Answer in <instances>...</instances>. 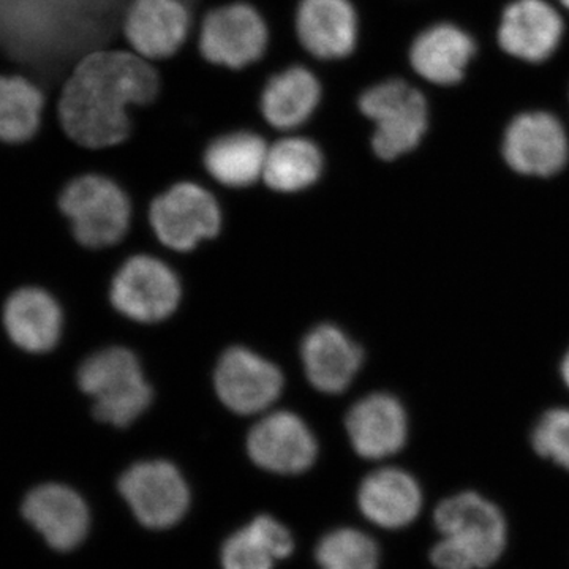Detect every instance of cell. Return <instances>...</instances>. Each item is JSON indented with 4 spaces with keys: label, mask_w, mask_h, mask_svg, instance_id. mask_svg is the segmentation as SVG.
<instances>
[{
    "label": "cell",
    "mask_w": 569,
    "mask_h": 569,
    "mask_svg": "<svg viewBox=\"0 0 569 569\" xmlns=\"http://www.w3.org/2000/svg\"><path fill=\"white\" fill-rule=\"evenodd\" d=\"M56 203L77 241L91 249L118 244L132 220L129 194L114 178L100 171L73 176L59 190Z\"/></svg>",
    "instance_id": "cell-4"
},
{
    "label": "cell",
    "mask_w": 569,
    "mask_h": 569,
    "mask_svg": "<svg viewBox=\"0 0 569 569\" xmlns=\"http://www.w3.org/2000/svg\"><path fill=\"white\" fill-rule=\"evenodd\" d=\"M48 96L28 74L0 73V142H31L43 126Z\"/></svg>",
    "instance_id": "cell-26"
},
{
    "label": "cell",
    "mask_w": 569,
    "mask_h": 569,
    "mask_svg": "<svg viewBox=\"0 0 569 569\" xmlns=\"http://www.w3.org/2000/svg\"><path fill=\"white\" fill-rule=\"evenodd\" d=\"M317 563L321 569H378L380 550L361 530L339 529L318 542Z\"/></svg>",
    "instance_id": "cell-27"
},
{
    "label": "cell",
    "mask_w": 569,
    "mask_h": 569,
    "mask_svg": "<svg viewBox=\"0 0 569 569\" xmlns=\"http://www.w3.org/2000/svg\"><path fill=\"white\" fill-rule=\"evenodd\" d=\"M346 426L351 447L365 459H387L407 443L406 408L387 392H376L358 400L348 411Z\"/></svg>",
    "instance_id": "cell-18"
},
{
    "label": "cell",
    "mask_w": 569,
    "mask_h": 569,
    "mask_svg": "<svg viewBox=\"0 0 569 569\" xmlns=\"http://www.w3.org/2000/svg\"><path fill=\"white\" fill-rule=\"evenodd\" d=\"M130 0H0V73L28 74L56 104L82 56L123 44Z\"/></svg>",
    "instance_id": "cell-1"
},
{
    "label": "cell",
    "mask_w": 569,
    "mask_h": 569,
    "mask_svg": "<svg viewBox=\"0 0 569 569\" xmlns=\"http://www.w3.org/2000/svg\"><path fill=\"white\" fill-rule=\"evenodd\" d=\"M358 111L372 122L370 148L383 162L413 151L429 127L426 97L402 78L369 86L358 97Z\"/></svg>",
    "instance_id": "cell-5"
},
{
    "label": "cell",
    "mask_w": 569,
    "mask_h": 569,
    "mask_svg": "<svg viewBox=\"0 0 569 569\" xmlns=\"http://www.w3.org/2000/svg\"><path fill=\"white\" fill-rule=\"evenodd\" d=\"M563 20L546 0H516L503 11L498 43L512 58L542 62L559 48Z\"/></svg>",
    "instance_id": "cell-19"
},
{
    "label": "cell",
    "mask_w": 569,
    "mask_h": 569,
    "mask_svg": "<svg viewBox=\"0 0 569 569\" xmlns=\"http://www.w3.org/2000/svg\"><path fill=\"white\" fill-rule=\"evenodd\" d=\"M325 168V149L312 134H279L269 142L263 182L276 193H301L323 178Z\"/></svg>",
    "instance_id": "cell-24"
},
{
    "label": "cell",
    "mask_w": 569,
    "mask_h": 569,
    "mask_svg": "<svg viewBox=\"0 0 569 569\" xmlns=\"http://www.w3.org/2000/svg\"><path fill=\"white\" fill-rule=\"evenodd\" d=\"M111 305L138 323H157L173 316L181 301V283L170 266L137 254L112 279Z\"/></svg>",
    "instance_id": "cell-11"
},
{
    "label": "cell",
    "mask_w": 569,
    "mask_h": 569,
    "mask_svg": "<svg viewBox=\"0 0 569 569\" xmlns=\"http://www.w3.org/2000/svg\"><path fill=\"white\" fill-rule=\"evenodd\" d=\"M325 100L320 73L305 62H290L272 71L258 93L261 122L277 134L307 129Z\"/></svg>",
    "instance_id": "cell-12"
},
{
    "label": "cell",
    "mask_w": 569,
    "mask_h": 569,
    "mask_svg": "<svg viewBox=\"0 0 569 569\" xmlns=\"http://www.w3.org/2000/svg\"><path fill=\"white\" fill-rule=\"evenodd\" d=\"M358 505L366 519L377 527L403 529L421 512V486L406 470L380 468L362 481Z\"/></svg>",
    "instance_id": "cell-22"
},
{
    "label": "cell",
    "mask_w": 569,
    "mask_h": 569,
    "mask_svg": "<svg viewBox=\"0 0 569 569\" xmlns=\"http://www.w3.org/2000/svg\"><path fill=\"white\" fill-rule=\"evenodd\" d=\"M440 538L462 550L475 568L492 567L508 541L507 519L497 505L477 492H460L445 498L433 512Z\"/></svg>",
    "instance_id": "cell-8"
},
{
    "label": "cell",
    "mask_w": 569,
    "mask_h": 569,
    "mask_svg": "<svg viewBox=\"0 0 569 569\" xmlns=\"http://www.w3.org/2000/svg\"><path fill=\"white\" fill-rule=\"evenodd\" d=\"M561 377H563L565 385L569 388V350L565 355L563 362H561Z\"/></svg>",
    "instance_id": "cell-31"
},
{
    "label": "cell",
    "mask_w": 569,
    "mask_h": 569,
    "mask_svg": "<svg viewBox=\"0 0 569 569\" xmlns=\"http://www.w3.org/2000/svg\"><path fill=\"white\" fill-rule=\"evenodd\" d=\"M149 222L163 246L187 252L219 234L223 213L216 194L201 183L179 181L153 198Z\"/></svg>",
    "instance_id": "cell-9"
},
{
    "label": "cell",
    "mask_w": 569,
    "mask_h": 569,
    "mask_svg": "<svg viewBox=\"0 0 569 569\" xmlns=\"http://www.w3.org/2000/svg\"><path fill=\"white\" fill-rule=\"evenodd\" d=\"M254 533L264 542L266 548L271 550L276 560L287 559L293 553L295 541L287 527L271 516H258L249 523Z\"/></svg>",
    "instance_id": "cell-30"
},
{
    "label": "cell",
    "mask_w": 569,
    "mask_h": 569,
    "mask_svg": "<svg viewBox=\"0 0 569 569\" xmlns=\"http://www.w3.org/2000/svg\"><path fill=\"white\" fill-rule=\"evenodd\" d=\"M22 515L52 549L61 552L80 546L91 522L80 493L56 482L31 490L22 503Z\"/></svg>",
    "instance_id": "cell-20"
},
{
    "label": "cell",
    "mask_w": 569,
    "mask_h": 569,
    "mask_svg": "<svg viewBox=\"0 0 569 569\" xmlns=\"http://www.w3.org/2000/svg\"><path fill=\"white\" fill-rule=\"evenodd\" d=\"M193 40L209 66L244 73L268 58L272 31L260 7L250 0H227L201 14Z\"/></svg>",
    "instance_id": "cell-3"
},
{
    "label": "cell",
    "mask_w": 569,
    "mask_h": 569,
    "mask_svg": "<svg viewBox=\"0 0 569 569\" xmlns=\"http://www.w3.org/2000/svg\"><path fill=\"white\" fill-rule=\"evenodd\" d=\"M78 383L93 400V417L116 427L137 421L152 402L140 361L123 347L104 348L89 356L78 370Z\"/></svg>",
    "instance_id": "cell-6"
},
{
    "label": "cell",
    "mask_w": 569,
    "mask_h": 569,
    "mask_svg": "<svg viewBox=\"0 0 569 569\" xmlns=\"http://www.w3.org/2000/svg\"><path fill=\"white\" fill-rule=\"evenodd\" d=\"M268 137L254 127H234L206 142L201 164L206 174L227 189H250L263 181Z\"/></svg>",
    "instance_id": "cell-17"
},
{
    "label": "cell",
    "mask_w": 569,
    "mask_h": 569,
    "mask_svg": "<svg viewBox=\"0 0 569 569\" xmlns=\"http://www.w3.org/2000/svg\"><path fill=\"white\" fill-rule=\"evenodd\" d=\"M213 385L224 407L238 415H254L279 399L283 376L260 355L233 347L219 359Z\"/></svg>",
    "instance_id": "cell-14"
},
{
    "label": "cell",
    "mask_w": 569,
    "mask_h": 569,
    "mask_svg": "<svg viewBox=\"0 0 569 569\" xmlns=\"http://www.w3.org/2000/svg\"><path fill=\"white\" fill-rule=\"evenodd\" d=\"M531 443L541 458L569 471V408L546 411L535 426Z\"/></svg>",
    "instance_id": "cell-28"
},
{
    "label": "cell",
    "mask_w": 569,
    "mask_h": 569,
    "mask_svg": "<svg viewBox=\"0 0 569 569\" xmlns=\"http://www.w3.org/2000/svg\"><path fill=\"white\" fill-rule=\"evenodd\" d=\"M197 24L187 0H130L122 18L123 47L160 66L192 43Z\"/></svg>",
    "instance_id": "cell-7"
},
{
    "label": "cell",
    "mask_w": 569,
    "mask_h": 569,
    "mask_svg": "<svg viewBox=\"0 0 569 569\" xmlns=\"http://www.w3.org/2000/svg\"><path fill=\"white\" fill-rule=\"evenodd\" d=\"M503 157L520 174L549 178L559 173L569 157L563 126L549 112L518 116L505 133Z\"/></svg>",
    "instance_id": "cell-15"
},
{
    "label": "cell",
    "mask_w": 569,
    "mask_h": 569,
    "mask_svg": "<svg viewBox=\"0 0 569 569\" xmlns=\"http://www.w3.org/2000/svg\"><path fill=\"white\" fill-rule=\"evenodd\" d=\"M293 36L301 52L316 62L340 63L358 50L361 20L353 0H298Z\"/></svg>",
    "instance_id": "cell-10"
},
{
    "label": "cell",
    "mask_w": 569,
    "mask_h": 569,
    "mask_svg": "<svg viewBox=\"0 0 569 569\" xmlns=\"http://www.w3.org/2000/svg\"><path fill=\"white\" fill-rule=\"evenodd\" d=\"M247 451L263 470L298 475L313 466L318 447L312 430L301 418L291 411H276L252 427Z\"/></svg>",
    "instance_id": "cell-16"
},
{
    "label": "cell",
    "mask_w": 569,
    "mask_h": 569,
    "mask_svg": "<svg viewBox=\"0 0 569 569\" xmlns=\"http://www.w3.org/2000/svg\"><path fill=\"white\" fill-rule=\"evenodd\" d=\"M119 492L134 518L148 529H170L190 507L186 479L173 463L164 460H148L130 467L119 479Z\"/></svg>",
    "instance_id": "cell-13"
},
{
    "label": "cell",
    "mask_w": 569,
    "mask_h": 569,
    "mask_svg": "<svg viewBox=\"0 0 569 569\" xmlns=\"http://www.w3.org/2000/svg\"><path fill=\"white\" fill-rule=\"evenodd\" d=\"M559 2L569 10V0H559Z\"/></svg>",
    "instance_id": "cell-32"
},
{
    "label": "cell",
    "mask_w": 569,
    "mask_h": 569,
    "mask_svg": "<svg viewBox=\"0 0 569 569\" xmlns=\"http://www.w3.org/2000/svg\"><path fill=\"white\" fill-rule=\"evenodd\" d=\"M62 310L40 288H21L7 299L3 326L11 342L29 353H47L62 335Z\"/></svg>",
    "instance_id": "cell-23"
},
{
    "label": "cell",
    "mask_w": 569,
    "mask_h": 569,
    "mask_svg": "<svg viewBox=\"0 0 569 569\" xmlns=\"http://www.w3.org/2000/svg\"><path fill=\"white\" fill-rule=\"evenodd\" d=\"M223 569H272L274 556L260 537L247 526L224 541L220 553Z\"/></svg>",
    "instance_id": "cell-29"
},
{
    "label": "cell",
    "mask_w": 569,
    "mask_h": 569,
    "mask_svg": "<svg viewBox=\"0 0 569 569\" xmlns=\"http://www.w3.org/2000/svg\"><path fill=\"white\" fill-rule=\"evenodd\" d=\"M365 355L342 331L332 325L313 328L302 342L306 376L318 391L340 395L353 383Z\"/></svg>",
    "instance_id": "cell-21"
},
{
    "label": "cell",
    "mask_w": 569,
    "mask_h": 569,
    "mask_svg": "<svg viewBox=\"0 0 569 569\" xmlns=\"http://www.w3.org/2000/svg\"><path fill=\"white\" fill-rule=\"evenodd\" d=\"M477 44L455 24H437L419 33L410 48L411 69L422 80L451 86L462 80Z\"/></svg>",
    "instance_id": "cell-25"
},
{
    "label": "cell",
    "mask_w": 569,
    "mask_h": 569,
    "mask_svg": "<svg viewBox=\"0 0 569 569\" xmlns=\"http://www.w3.org/2000/svg\"><path fill=\"white\" fill-rule=\"evenodd\" d=\"M162 92V73L126 47L82 56L62 82L56 114L63 133L86 151H108L129 141L134 111L151 107Z\"/></svg>",
    "instance_id": "cell-2"
}]
</instances>
